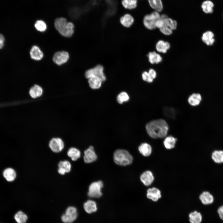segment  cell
Masks as SVG:
<instances>
[{
  "mask_svg": "<svg viewBox=\"0 0 223 223\" xmlns=\"http://www.w3.org/2000/svg\"><path fill=\"white\" fill-rule=\"evenodd\" d=\"M146 128L148 134L153 138L165 137L168 130L167 123L162 119L151 121L146 125Z\"/></svg>",
  "mask_w": 223,
  "mask_h": 223,
  "instance_id": "cell-1",
  "label": "cell"
},
{
  "mask_svg": "<svg viewBox=\"0 0 223 223\" xmlns=\"http://www.w3.org/2000/svg\"><path fill=\"white\" fill-rule=\"evenodd\" d=\"M54 25L56 29L62 36L70 37L74 33V27L73 24L68 21L64 17H59L55 19Z\"/></svg>",
  "mask_w": 223,
  "mask_h": 223,
  "instance_id": "cell-2",
  "label": "cell"
},
{
  "mask_svg": "<svg viewBox=\"0 0 223 223\" xmlns=\"http://www.w3.org/2000/svg\"><path fill=\"white\" fill-rule=\"evenodd\" d=\"M115 162L121 166H126L131 164L133 161L132 156L126 150L118 149L114 152L113 155Z\"/></svg>",
  "mask_w": 223,
  "mask_h": 223,
  "instance_id": "cell-3",
  "label": "cell"
},
{
  "mask_svg": "<svg viewBox=\"0 0 223 223\" xmlns=\"http://www.w3.org/2000/svg\"><path fill=\"white\" fill-rule=\"evenodd\" d=\"M85 76L88 79L93 77H97L102 81H105L106 79L104 73L103 67L99 64L87 70L85 72Z\"/></svg>",
  "mask_w": 223,
  "mask_h": 223,
  "instance_id": "cell-4",
  "label": "cell"
},
{
  "mask_svg": "<svg viewBox=\"0 0 223 223\" xmlns=\"http://www.w3.org/2000/svg\"><path fill=\"white\" fill-rule=\"evenodd\" d=\"M103 186V182L99 181L91 183L89 186L88 195L92 198H99L102 195L101 189Z\"/></svg>",
  "mask_w": 223,
  "mask_h": 223,
  "instance_id": "cell-5",
  "label": "cell"
},
{
  "mask_svg": "<svg viewBox=\"0 0 223 223\" xmlns=\"http://www.w3.org/2000/svg\"><path fill=\"white\" fill-rule=\"evenodd\" d=\"M77 217L76 208L73 207H69L66 209L65 213L61 216L62 221L65 223H71L74 221Z\"/></svg>",
  "mask_w": 223,
  "mask_h": 223,
  "instance_id": "cell-6",
  "label": "cell"
},
{
  "mask_svg": "<svg viewBox=\"0 0 223 223\" xmlns=\"http://www.w3.org/2000/svg\"><path fill=\"white\" fill-rule=\"evenodd\" d=\"M49 146L53 152L58 153L61 151L64 147V143L59 138H53L50 141Z\"/></svg>",
  "mask_w": 223,
  "mask_h": 223,
  "instance_id": "cell-7",
  "label": "cell"
},
{
  "mask_svg": "<svg viewBox=\"0 0 223 223\" xmlns=\"http://www.w3.org/2000/svg\"><path fill=\"white\" fill-rule=\"evenodd\" d=\"M69 59L68 53L65 51L56 52L53 57V61L56 64L60 65L66 62Z\"/></svg>",
  "mask_w": 223,
  "mask_h": 223,
  "instance_id": "cell-8",
  "label": "cell"
},
{
  "mask_svg": "<svg viewBox=\"0 0 223 223\" xmlns=\"http://www.w3.org/2000/svg\"><path fill=\"white\" fill-rule=\"evenodd\" d=\"M84 160L86 163L92 162L96 160L97 159V156L92 146H90L84 151Z\"/></svg>",
  "mask_w": 223,
  "mask_h": 223,
  "instance_id": "cell-9",
  "label": "cell"
},
{
  "mask_svg": "<svg viewBox=\"0 0 223 223\" xmlns=\"http://www.w3.org/2000/svg\"><path fill=\"white\" fill-rule=\"evenodd\" d=\"M28 92L30 96L32 98L35 99L40 97L42 95L43 90L41 86L35 84L30 88Z\"/></svg>",
  "mask_w": 223,
  "mask_h": 223,
  "instance_id": "cell-10",
  "label": "cell"
},
{
  "mask_svg": "<svg viewBox=\"0 0 223 223\" xmlns=\"http://www.w3.org/2000/svg\"><path fill=\"white\" fill-rule=\"evenodd\" d=\"M140 178L141 181L146 186L151 185L154 180L152 173L149 171H146L142 173Z\"/></svg>",
  "mask_w": 223,
  "mask_h": 223,
  "instance_id": "cell-11",
  "label": "cell"
},
{
  "mask_svg": "<svg viewBox=\"0 0 223 223\" xmlns=\"http://www.w3.org/2000/svg\"><path fill=\"white\" fill-rule=\"evenodd\" d=\"M120 22L121 24L124 27L129 28L133 23L134 19L130 14L126 13L120 18Z\"/></svg>",
  "mask_w": 223,
  "mask_h": 223,
  "instance_id": "cell-12",
  "label": "cell"
},
{
  "mask_svg": "<svg viewBox=\"0 0 223 223\" xmlns=\"http://www.w3.org/2000/svg\"><path fill=\"white\" fill-rule=\"evenodd\" d=\"M58 172L59 173L62 175L70 172L71 168V163L67 160L60 161L58 164Z\"/></svg>",
  "mask_w": 223,
  "mask_h": 223,
  "instance_id": "cell-13",
  "label": "cell"
},
{
  "mask_svg": "<svg viewBox=\"0 0 223 223\" xmlns=\"http://www.w3.org/2000/svg\"><path fill=\"white\" fill-rule=\"evenodd\" d=\"M147 197L154 201H157L161 197V192L158 189L153 187L147 190Z\"/></svg>",
  "mask_w": 223,
  "mask_h": 223,
  "instance_id": "cell-14",
  "label": "cell"
},
{
  "mask_svg": "<svg viewBox=\"0 0 223 223\" xmlns=\"http://www.w3.org/2000/svg\"><path fill=\"white\" fill-rule=\"evenodd\" d=\"M156 21L150 14L146 15L144 17L143 23L146 28L150 30L156 28L155 22Z\"/></svg>",
  "mask_w": 223,
  "mask_h": 223,
  "instance_id": "cell-15",
  "label": "cell"
},
{
  "mask_svg": "<svg viewBox=\"0 0 223 223\" xmlns=\"http://www.w3.org/2000/svg\"><path fill=\"white\" fill-rule=\"evenodd\" d=\"M30 54L31 58L36 60H40L43 56L42 51L36 46H34L32 47Z\"/></svg>",
  "mask_w": 223,
  "mask_h": 223,
  "instance_id": "cell-16",
  "label": "cell"
},
{
  "mask_svg": "<svg viewBox=\"0 0 223 223\" xmlns=\"http://www.w3.org/2000/svg\"><path fill=\"white\" fill-rule=\"evenodd\" d=\"M199 198L202 203L204 205L211 204L214 201L213 196L208 191L203 192L200 195Z\"/></svg>",
  "mask_w": 223,
  "mask_h": 223,
  "instance_id": "cell-17",
  "label": "cell"
},
{
  "mask_svg": "<svg viewBox=\"0 0 223 223\" xmlns=\"http://www.w3.org/2000/svg\"><path fill=\"white\" fill-rule=\"evenodd\" d=\"M214 35L211 31L204 33L202 37V40L208 46L212 45L215 41Z\"/></svg>",
  "mask_w": 223,
  "mask_h": 223,
  "instance_id": "cell-18",
  "label": "cell"
},
{
  "mask_svg": "<svg viewBox=\"0 0 223 223\" xmlns=\"http://www.w3.org/2000/svg\"><path fill=\"white\" fill-rule=\"evenodd\" d=\"M3 175L6 180L9 182L14 181L16 176L15 171L10 168L5 169L3 171Z\"/></svg>",
  "mask_w": 223,
  "mask_h": 223,
  "instance_id": "cell-19",
  "label": "cell"
},
{
  "mask_svg": "<svg viewBox=\"0 0 223 223\" xmlns=\"http://www.w3.org/2000/svg\"><path fill=\"white\" fill-rule=\"evenodd\" d=\"M84 208L85 211L89 213L95 212L97 210L96 203L94 201L90 200L84 203Z\"/></svg>",
  "mask_w": 223,
  "mask_h": 223,
  "instance_id": "cell-20",
  "label": "cell"
},
{
  "mask_svg": "<svg viewBox=\"0 0 223 223\" xmlns=\"http://www.w3.org/2000/svg\"><path fill=\"white\" fill-rule=\"evenodd\" d=\"M170 48V44L168 42H165L163 40L159 41L156 45L157 50L160 52L164 53L166 52Z\"/></svg>",
  "mask_w": 223,
  "mask_h": 223,
  "instance_id": "cell-21",
  "label": "cell"
},
{
  "mask_svg": "<svg viewBox=\"0 0 223 223\" xmlns=\"http://www.w3.org/2000/svg\"><path fill=\"white\" fill-rule=\"evenodd\" d=\"M140 152L143 156H147L151 153L152 148L151 146L148 144L144 143L141 144L138 147Z\"/></svg>",
  "mask_w": 223,
  "mask_h": 223,
  "instance_id": "cell-22",
  "label": "cell"
},
{
  "mask_svg": "<svg viewBox=\"0 0 223 223\" xmlns=\"http://www.w3.org/2000/svg\"><path fill=\"white\" fill-rule=\"evenodd\" d=\"M201 99V96L200 94L194 93L189 97L188 102L191 105L195 106L200 103Z\"/></svg>",
  "mask_w": 223,
  "mask_h": 223,
  "instance_id": "cell-23",
  "label": "cell"
},
{
  "mask_svg": "<svg viewBox=\"0 0 223 223\" xmlns=\"http://www.w3.org/2000/svg\"><path fill=\"white\" fill-rule=\"evenodd\" d=\"M214 4L211 1L207 0L204 1L201 5L203 11L206 13H212L213 11Z\"/></svg>",
  "mask_w": 223,
  "mask_h": 223,
  "instance_id": "cell-24",
  "label": "cell"
},
{
  "mask_svg": "<svg viewBox=\"0 0 223 223\" xmlns=\"http://www.w3.org/2000/svg\"><path fill=\"white\" fill-rule=\"evenodd\" d=\"M137 0H121V3L125 9L131 10L135 9L137 6Z\"/></svg>",
  "mask_w": 223,
  "mask_h": 223,
  "instance_id": "cell-25",
  "label": "cell"
},
{
  "mask_svg": "<svg viewBox=\"0 0 223 223\" xmlns=\"http://www.w3.org/2000/svg\"><path fill=\"white\" fill-rule=\"evenodd\" d=\"M103 81L99 78L93 77L88 79V82L90 87L93 89H97L100 88Z\"/></svg>",
  "mask_w": 223,
  "mask_h": 223,
  "instance_id": "cell-26",
  "label": "cell"
},
{
  "mask_svg": "<svg viewBox=\"0 0 223 223\" xmlns=\"http://www.w3.org/2000/svg\"><path fill=\"white\" fill-rule=\"evenodd\" d=\"M68 156L74 161L77 160L81 156V152L77 149L72 147L70 148L67 152Z\"/></svg>",
  "mask_w": 223,
  "mask_h": 223,
  "instance_id": "cell-27",
  "label": "cell"
},
{
  "mask_svg": "<svg viewBox=\"0 0 223 223\" xmlns=\"http://www.w3.org/2000/svg\"><path fill=\"white\" fill-rule=\"evenodd\" d=\"M189 217L191 223H201L202 221V215L196 211L190 213L189 215Z\"/></svg>",
  "mask_w": 223,
  "mask_h": 223,
  "instance_id": "cell-28",
  "label": "cell"
},
{
  "mask_svg": "<svg viewBox=\"0 0 223 223\" xmlns=\"http://www.w3.org/2000/svg\"><path fill=\"white\" fill-rule=\"evenodd\" d=\"M177 140V138L172 136L167 137L164 140V145L167 149H171L175 147Z\"/></svg>",
  "mask_w": 223,
  "mask_h": 223,
  "instance_id": "cell-29",
  "label": "cell"
},
{
  "mask_svg": "<svg viewBox=\"0 0 223 223\" xmlns=\"http://www.w3.org/2000/svg\"><path fill=\"white\" fill-rule=\"evenodd\" d=\"M149 61L151 64L158 63L161 62L162 58L161 56L156 52H150L148 55Z\"/></svg>",
  "mask_w": 223,
  "mask_h": 223,
  "instance_id": "cell-30",
  "label": "cell"
},
{
  "mask_svg": "<svg viewBox=\"0 0 223 223\" xmlns=\"http://www.w3.org/2000/svg\"><path fill=\"white\" fill-rule=\"evenodd\" d=\"M150 6L156 11L160 12L163 7L161 0H148Z\"/></svg>",
  "mask_w": 223,
  "mask_h": 223,
  "instance_id": "cell-31",
  "label": "cell"
},
{
  "mask_svg": "<svg viewBox=\"0 0 223 223\" xmlns=\"http://www.w3.org/2000/svg\"><path fill=\"white\" fill-rule=\"evenodd\" d=\"M212 157L213 160L217 163L223 162V151H215L212 153Z\"/></svg>",
  "mask_w": 223,
  "mask_h": 223,
  "instance_id": "cell-32",
  "label": "cell"
},
{
  "mask_svg": "<svg viewBox=\"0 0 223 223\" xmlns=\"http://www.w3.org/2000/svg\"><path fill=\"white\" fill-rule=\"evenodd\" d=\"M14 218L17 223H25L28 219V217L22 212L19 211L15 214Z\"/></svg>",
  "mask_w": 223,
  "mask_h": 223,
  "instance_id": "cell-33",
  "label": "cell"
},
{
  "mask_svg": "<svg viewBox=\"0 0 223 223\" xmlns=\"http://www.w3.org/2000/svg\"><path fill=\"white\" fill-rule=\"evenodd\" d=\"M34 26L37 31L41 32H44L47 28L46 24L43 20H37Z\"/></svg>",
  "mask_w": 223,
  "mask_h": 223,
  "instance_id": "cell-34",
  "label": "cell"
},
{
  "mask_svg": "<svg viewBox=\"0 0 223 223\" xmlns=\"http://www.w3.org/2000/svg\"><path fill=\"white\" fill-rule=\"evenodd\" d=\"M164 25L169 27L172 30H175L177 28V22L176 21L167 17L164 19Z\"/></svg>",
  "mask_w": 223,
  "mask_h": 223,
  "instance_id": "cell-35",
  "label": "cell"
},
{
  "mask_svg": "<svg viewBox=\"0 0 223 223\" xmlns=\"http://www.w3.org/2000/svg\"><path fill=\"white\" fill-rule=\"evenodd\" d=\"M129 97L125 92H123L120 93L117 97V100L120 104H122L123 102L129 100Z\"/></svg>",
  "mask_w": 223,
  "mask_h": 223,
  "instance_id": "cell-36",
  "label": "cell"
},
{
  "mask_svg": "<svg viewBox=\"0 0 223 223\" xmlns=\"http://www.w3.org/2000/svg\"><path fill=\"white\" fill-rule=\"evenodd\" d=\"M142 77L144 81L149 83L152 82L153 80V79L149 75L148 72L146 71H145L142 73Z\"/></svg>",
  "mask_w": 223,
  "mask_h": 223,
  "instance_id": "cell-37",
  "label": "cell"
},
{
  "mask_svg": "<svg viewBox=\"0 0 223 223\" xmlns=\"http://www.w3.org/2000/svg\"><path fill=\"white\" fill-rule=\"evenodd\" d=\"M160 29L161 32L165 35H169L172 33V30L170 28L165 25Z\"/></svg>",
  "mask_w": 223,
  "mask_h": 223,
  "instance_id": "cell-38",
  "label": "cell"
},
{
  "mask_svg": "<svg viewBox=\"0 0 223 223\" xmlns=\"http://www.w3.org/2000/svg\"><path fill=\"white\" fill-rule=\"evenodd\" d=\"M164 25V19H162L160 18L156 20L155 22L156 28L160 29L163 27Z\"/></svg>",
  "mask_w": 223,
  "mask_h": 223,
  "instance_id": "cell-39",
  "label": "cell"
},
{
  "mask_svg": "<svg viewBox=\"0 0 223 223\" xmlns=\"http://www.w3.org/2000/svg\"><path fill=\"white\" fill-rule=\"evenodd\" d=\"M217 212L220 218L223 221V205L218 208Z\"/></svg>",
  "mask_w": 223,
  "mask_h": 223,
  "instance_id": "cell-40",
  "label": "cell"
},
{
  "mask_svg": "<svg viewBox=\"0 0 223 223\" xmlns=\"http://www.w3.org/2000/svg\"><path fill=\"white\" fill-rule=\"evenodd\" d=\"M150 15L156 21L160 18V15L158 11H153Z\"/></svg>",
  "mask_w": 223,
  "mask_h": 223,
  "instance_id": "cell-41",
  "label": "cell"
},
{
  "mask_svg": "<svg viewBox=\"0 0 223 223\" xmlns=\"http://www.w3.org/2000/svg\"><path fill=\"white\" fill-rule=\"evenodd\" d=\"M148 73L149 75L153 79H155L156 76V73L155 71L153 69H150Z\"/></svg>",
  "mask_w": 223,
  "mask_h": 223,
  "instance_id": "cell-42",
  "label": "cell"
},
{
  "mask_svg": "<svg viewBox=\"0 0 223 223\" xmlns=\"http://www.w3.org/2000/svg\"><path fill=\"white\" fill-rule=\"evenodd\" d=\"M5 38L0 33V49L3 47L4 45Z\"/></svg>",
  "mask_w": 223,
  "mask_h": 223,
  "instance_id": "cell-43",
  "label": "cell"
},
{
  "mask_svg": "<svg viewBox=\"0 0 223 223\" xmlns=\"http://www.w3.org/2000/svg\"><path fill=\"white\" fill-rule=\"evenodd\" d=\"M12 104L11 102L5 103H0V108L2 107H5L6 106H12Z\"/></svg>",
  "mask_w": 223,
  "mask_h": 223,
  "instance_id": "cell-44",
  "label": "cell"
}]
</instances>
